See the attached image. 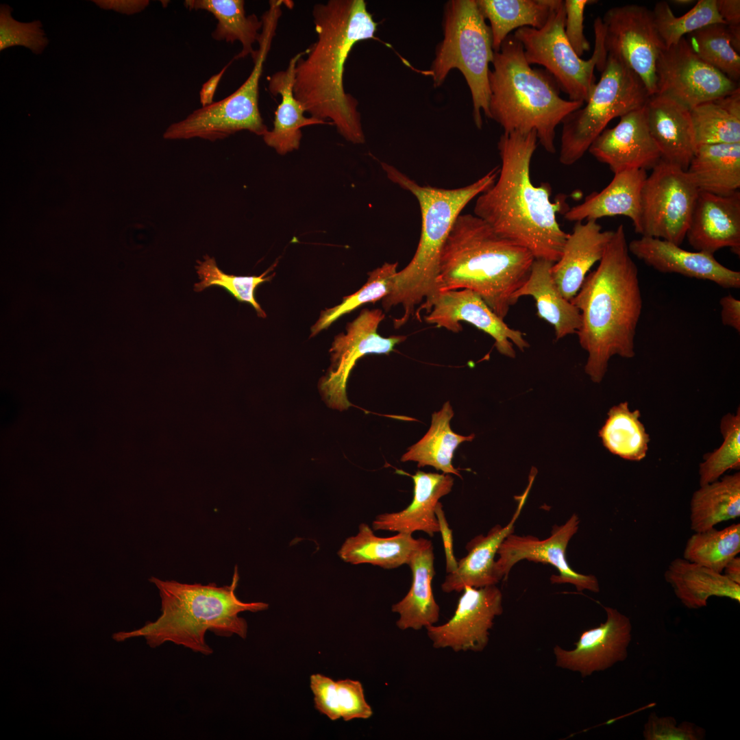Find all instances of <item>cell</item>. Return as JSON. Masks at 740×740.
<instances>
[{"label":"cell","mask_w":740,"mask_h":740,"mask_svg":"<svg viewBox=\"0 0 740 740\" xmlns=\"http://www.w3.org/2000/svg\"><path fill=\"white\" fill-rule=\"evenodd\" d=\"M685 238L695 251L714 255L728 247L739 256V190L725 196L699 192Z\"/></svg>","instance_id":"7402d4cb"},{"label":"cell","mask_w":740,"mask_h":740,"mask_svg":"<svg viewBox=\"0 0 740 740\" xmlns=\"http://www.w3.org/2000/svg\"><path fill=\"white\" fill-rule=\"evenodd\" d=\"M606 620L582 632L575 648L565 650L556 645L553 653L557 667L578 672L582 678L602 671L624 661L632 639L630 619L618 610L604 606Z\"/></svg>","instance_id":"d6986e66"},{"label":"cell","mask_w":740,"mask_h":740,"mask_svg":"<svg viewBox=\"0 0 740 740\" xmlns=\"http://www.w3.org/2000/svg\"><path fill=\"white\" fill-rule=\"evenodd\" d=\"M283 5L284 0L269 1V8L261 18L262 27L258 49L253 58L254 67L244 83L223 99L201 107L183 120L170 125L163 134L164 139L200 138L214 141L242 130L258 136L265 134L269 130L259 110V83Z\"/></svg>","instance_id":"9c48e42d"},{"label":"cell","mask_w":740,"mask_h":740,"mask_svg":"<svg viewBox=\"0 0 740 740\" xmlns=\"http://www.w3.org/2000/svg\"><path fill=\"white\" fill-rule=\"evenodd\" d=\"M650 95L624 61L608 54L601 77L586 102L563 121L559 162L574 164L614 118L643 108Z\"/></svg>","instance_id":"30bf717a"},{"label":"cell","mask_w":740,"mask_h":740,"mask_svg":"<svg viewBox=\"0 0 740 740\" xmlns=\"http://www.w3.org/2000/svg\"><path fill=\"white\" fill-rule=\"evenodd\" d=\"M423 539H415L406 533L379 537L369 525L362 523L358 534L347 538L338 554L343 560L353 565L369 563L384 569H395L408 565Z\"/></svg>","instance_id":"d6a6232c"},{"label":"cell","mask_w":740,"mask_h":740,"mask_svg":"<svg viewBox=\"0 0 740 740\" xmlns=\"http://www.w3.org/2000/svg\"><path fill=\"white\" fill-rule=\"evenodd\" d=\"M412 580L407 594L392 606L391 610L399 615L396 621L402 630H420L436 624L440 615L432 588L435 574L434 548L431 541L424 539L413 552L408 563Z\"/></svg>","instance_id":"f1b7e54d"},{"label":"cell","mask_w":740,"mask_h":740,"mask_svg":"<svg viewBox=\"0 0 740 740\" xmlns=\"http://www.w3.org/2000/svg\"><path fill=\"white\" fill-rule=\"evenodd\" d=\"M617 125L605 129L588 151L615 173L629 169H652L661 151L649 130L644 106L619 117Z\"/></svg>","instance_id":"ffe728a7"},{"label":"cell","mask_w":740,"mask_h":740,"mask_svg":"<svg viewBox=\"0 0 740 740\" xmlns=\"http://www.w3.org/2000/svg\"><path fill=\"white\" fill-rule=\"evenodd\" d=\"M565 18L563 1L541 28L521 27L515 30L513 36L523 46L530 65L543 66L559 88L568 95L569 100L585 103L595 85L594 70L602 72L607 60L602 18L597 17L594 21V51L587 60L577 55L567 40Z\"/></svg>","instance_id":"8fae6325"},{"label":"cell","mask_w":740,"mask_h":740,"mask_svg":"<svg viewBox=\"0 0 740 740\" xmlns=\"http://www.w3.org/2000/svg\"><path fill=\"white\" fill-rule=\"evenodd\" d=\"M317 40L297 61L293 92L311 117L329 119L347 141L365 137L358 102L344 87L347 59L360 41L375 38L378 23L364 0H329L312 8Z\"/></svg>","instance_id":"6da1fadb"},{"label":"cell","mask_w":740,"mask_h":740,"mask_svg":"<svg viewBox=\"0 0 740 740\" xmlns=\"http://www.w3.org/2000/svg\"><path fill=\"white\" fill-rule=\"evenodd\" d=\"M443 28L429 73L434 86H440L452 69L462 73L471 95L473 120L481 128V111L489 118V64L494 55L490 27L476 0H451L444 8Z\"/></svg>","instance_id":"ba28073f"},{"label":"cell","mask_w":740,"mask_h":740,"mask_svg":"<svg viewBox=\"0 0 740 740\" xmlns=\"http://www.w3.org/2000/svg\"><path fill=\"white\" fill-rule=\"evenodd\" d=\"M453 616L426 628L432 646L454 652H481L489 641L494 619L503 613L502 593L496 585L463 590Z\"/></svg>","instance_id":"ac0fdd59"},{"label":"cell","mask_w":740,"mask_h":740,"mask_svg":"<svg viewBox=\"0 0 740 740\" xmlns=\"http://www.w3.org/2000/svg\"><path fill=\"white\" fill-rule=\"evenodd\" d=\"M435 514L439 523V532H441L444 547L446 560V571L447 574H450L455 571L457 569L458 560H456L454 553L452 531L448 525L441 502H439L435 507Z\"/></svg>","instance_id":"816d5d0a"},{"label":"cell","mask_w":740,"mask_h":740,"mask_svg":"<svg viewBox=\"0 0 740 740\" xmlns=\"http://www.w3.org/2000/svg\"><path fill=\"white\" fill-rule=\"evenodd\" d=\"M595 2L591 0H565V34L569 44L581 57L590 49V44L584 34V12L587 5Z\"/></svg>","instance_id":"681fc988"},{"label":"cell","mask_w":740,"mask_h":740,"mask_svg":"<svg viewBox=\"0 0 740 740\" xmlns=\"http://www.w3.org/2000/svg\"><path fill=\"white\" fill-rule=\"evenodd\" d=\"M562 0H476L490 22L492 46L498 51L510 32L521 27L541 28Z\"/></svg>","instance_id":"e575fe53"},{"label":"cell","mask_w":740,"mask_h":740,"mask_svg":"<svg viewBox=\"0 0 740 740\" xmlns=\"http://www.w3.org/2000/svg\"><path fill=\"white\" fill-rule=\"evenodd\" d=\"M398 262H385L368 273L367 282L358 291L344 297L342 301L332 308L322 311L317 321L311 328V336L328 328L338 318L351 312L360 306L382 300L393 288L394 277Z\"/></svg>","instance_id":"7bdbcfd3"},{"label":"cell","mask_w":740,"mask_h":740,"mask_svg":"<svg viewBox=\"0 0 740 740\" xmlns=\"http://www.w3.org/2000/svg\"><path fill=\"white\" fill-rule=\"evenodd\" d=\"M306 53V49L297 53L291 58L285 70L275 73L269 79V92L274 96L281 95L282 101L275 112L273 129L268 130L262 137L269 147L281 155L299 149L302 136L301 127L328 123L305 116V108L294 95L295 66Z\"/></svg>","instance_id":"83f0119b"},{"label":"cell","mask_w":740,"mask_h":740,"mask_svg":"<svg viewBox=\"0 0 740 740\" xmlns=\"http://www.w3.org/2000/svg\"><path fill=\"white\" fill-rule=\"evenodd\" d=\"M644 110L661 159L687 171L696 149L690 110L657 94L649 97Z\"/></svg>","instance_id":"484cf974"},{"label":"cell","mask_w":740,"mask_h":740,"mask_svg":"<svg viewBox=\"0 0 740 740\" xmlns=\"http://www.w3.org/2000/svg\"><path fill=\"white\" fill-rule=\"evenodd\" d=\"M719 14L728 27H740V1L716 0Z\"/></svg>","instance_id":"11a10c76"},{"label":"cell","mask_w":740,"mask_h":740,"mask_svg":"<svg viewBox=\"0 0 740 740\" xmlns=\"http://www.w3.org/2000/svg\"><path fill=\"white\" fill-rule=\"evenodd\" d=\"M580 519L573 514L561 526H555L550 536L544 539L532 536L508 535L500 546L495 561L494 574L500 582L506 580L513 567L522 560L550 564L558 571L552 575V584L569 583L578 591L584 590L594 593L600 591L599 582L593 575L580 574L571 569L567 560V547L573 536L577 532Z\"/></svg>","instance_id":"e0dca14e"},{"label":"cell","mask_w":740,"mask_h":740,"mask_svg":"<svg viewBox=\"0 0 740 740\" xmlns=\"http://www.w3.org/2000/svg\"><path fill=\"white\" fill-rule=\"evenodd\" d=\"M315 708L332 721L341 718L336 682L320 674L310 676Z\"/></svg>","instance_id":"f907efd6"},{"label":"cell","mask_w":740,"mask_h":740,"mask_svg":"<svg viewBox=\"0 0 740 740\" xmlns=\"http://www.w3.org/2000/svg\"><path fill=\"white\" fill-rule=\"evenodd\" d=\"M647 176L646 171L641 169L615 173L604 189L591 193L582 203L569 208L565 219L578 222L625 216L632 221L636 231L639 223L641 190Z\"/></svg>","instance_id":"4316f807"},{"label":"cell","mask_w":740,"mask_h":740,"mask_svg":"<svg viewBox=\"0 0 740 740\" xmlns=\"http://www.w3.org/2000/svg\"><path fill=\"white\" fill-rule=\"evenodd\" d=\"M693 51L704 62L735 82L740 79V56L725 24H712L690 34Z\"/></svg>","instance_id":"b9f144b4"},{"label":"cell","mask_w":740,"mask_h":740,"mask_svg":"<svg viewBox=\"0 0 740 740\" xmlns=\"http://www.w3.org/2000/svg\"><path fill=\"white\" fill-rule=\"evenodd\" d=\"M613 235L604 231L597 221L576 222L561 256L552 267V275L562 295L571 301L580 290L587 273L602 259Z\"/></svg>","instance_id":"603a6c76"},{"label":"cell","mask_w":740,"mask_h":740,"mask_svg":"<svg viewBox=\"0 0 740 740\" xmlns=\"http://www.w3.org/2000/svg\"><path fill=\"white\" fill-rule=\"evenodd\" d=\"M341 717L346 722L354 719H369L373 715L367 702L362 684L351 679L336 682Z\"/></svg>","instance_id":"c3c4849f"},{"label":"cell","mask_w":740,"mask_h":740,"mask_svg":"<svg viewBox=\"0 0 740 740\" xmlns=\"http://www.w3.org/2000/svg\"><path fill=\"white\" fill-rule=\"evenodd\" d=\"M12 8L1 4L0 8V50L21 45L36 54L41 53L48 44L40 21L21 23L11 16Z\"/></svg>","instance_id":"bcb514c9"},{"label":"cell","mask_w":740,"mask_h":740,"mask_svg":"<svg viewBox=\"0 0 740 740\" xmlns=\"http://www.w3.org/2000/svg\"><path fill=\"white\" fill-rule=\"evenodd\" d=\"M411 478L414 482L411 503L400 511L378 515L372 522L373 530L410 534L422 531L431 537L439 532L435 507L442 497L451 492L454 478L450 474L422 471H417Z\"/></svg>","instance_id":"d4e9b609"},{"label":"cell","mask_w":740,"mask_h":740,"mask_svg":"<svg viewBox=\"0 0 740 740\" xmlns=\"http://www.w3.org/2000/svg\"><path fill=\"white\" fill-rule=\"evenodd\" d=\"M658 35L667 48L690 34L712 24H725L717 9L716 0H700L687 13L676 16L669 3L661 1L651 10Z\"/></svg>","instance_id":"60d3db41"},{"label":"cell","mask_w":740,"mask_h":740,"mask_svg":"<svg viewBox=\"0 0 740 740\" xmlns=\"http://www.w3.org/2000/svg\"><path fill=\"white\" fill-rule=\"evenodd\" d=\"M492 64L489 118L504 132L535 131L545 151L555 153L557 126L584 103L563 99L554 78L528 63L523 46L513 35L494 52Z\"/></svg>","instance_id":"52a82bcc"},{"label":"cell","mask_w":740,"mask_h":740,"mask_svg":"<svg viewBox=\"0 0 740 740\" xmlns=\"http://www.w3.org/2000/svg\"><path fill=\"white\" fill-rule=\"evenodd\" d=\"M554 262L534 259L527 280L515 293L517 302L522 296H531L536 301L539 318L550 323L554 329L556 340L576 334L581 325L579 310L559 291L552 275Z\"/></svg>","instance_id":"f546056e"},{"label":"cell","mask_w":740,"mask_h":740,"mask_svg":"<svg viewBox=\"0 0 740 740\" xmlns=\"http://www.w3.org/2000/svg\"><path fill=\"white\" fill-rule=\"evenodd\" d=\"M535 473H532L523 494L517 497V508L505 526L497 524L486 535L479 534L466 545L467 554L458 560L455 571L448 574L441 584L445 593L460 592L467 586L480 588L499 582L494 574L495 556L504 539L514 532L515 524L524 506Z\"/></svg>","instance_id":"cb8c5ba5"},{"label":"cell","mask_w":740,"mask_h":740,"mask_svg":"<svg viewBox=\"0 0 740 740\" xmlns=\"http://www.w3.org/2000/svg\"><path fill=\"white\" fill-rule=\"evenodd\" d=\"M195 269L200 279V281L194 285L195 292H201L209 286H221L238 301L250 304L256 310L258 317L262 318L267 317L255 298V291L260 284L270 281L273 277L274 275L266 276L273 269V267L259 276L228 275L218 267L214 258L205 255L203 260H197Z\"/></svg>","instance_id":"ee69618b"},{"label":"cell","mask_w":740,"mask_h":740,"mask_svg":"<svg viewBox=\"0 0 740 740\" xmlns=\"http://www.w3.org/2000/svg\"><path fill=\"white\" fill-rule=\"evenodd\" d=\"M643 736L645 740H702L705 739L706 731L692 722L677 724L674 717H659L651 713L644 724Z\"/></svg>","instance_id":"7dc6e473"},{"label":"cell","mask_w":740,"mask_h":740,"mask_svg":"<svg viewBox=\"0 0 740 740\" xmlns=\"http://www.w3.org/2000/svg\"><path fill=\"white\" fill-rule=\"evenodd\" d=\"M640 411L629 409L627 402L613 406L599 432L604 446L612 454L632 461L643 459L650 436L640 421Z\"/></svg>","instance_id":"f35d334b"},{"label":"cell","mask_w":740,"mask_h":740,"mask_svg":"<svg viewBox=\"0 0 740 740\" xmlns=\"http://www.w3.org/2000/svg\"><path fill=\"white\" fill-rule=\"evenodd\" d=\"M687 172L698 189L729 195L740 188V143L698 146Z\"/></svg>","instance_id":"1f68e13d"},{"label":"cell","mask_w":740,"mask_h":740,"mask_svg":"<svg viewBox=\"0 0 740 740\" xmlns=\"http://www.w3.org/2000/svg\"><path fill=\"white\" fill-rule=\"evenodd\" d=\"M571 302L581 315L576 334L588 354L585 373L593 382L600 383L612 356H634V338L643 307L638 269L622 224L613 231L598 267L586 276Z\"/></svg>","instance_id":"3957f363"},{"label":"cell","mask_w":740,"mask_h":740,"mask_svg":"<svg viewBox=\"0 0 740 740\" xmlns=\"http://www.w3.org/2000/svg\"><path fill=\"white\" fill-rule=\"evenodd\" d=\"M454 415L451 404L447 401L440 410L432 413L428 431L408 449L401 457V461L417 462L419 468L431 466L443 473L461 477L452 465L454 453L462 443L471 441L475 434L463 436L452 431L450 421Z\"/></svg>","instance_id":"836d02e7"},{"label":"cell","mask_w":740,"mask_h":740,"mask_svg":"<svg viewBox=\"0 0 740 740\" xmlns=\"http://www.w3.org/2000/svg\"><path fill=\"white\" fill-rule=\"evenodd\" d=\"M93 2L103 9H112L128 15L141 12L149 3L147 0L93 1Z\"/></svg>","instance_id":"db71d44e"},{"label":"cell","mask_w":740,"mask_h":740,"mask_svg":"<svg viewBox=\"0 0 740 740\" xmlns=\"http://www.w3.org/2000/svg\"><path fill=\"white\" fill-rule=\"evenodd\" d=\"M673 2H675L676 3L680 4V5H688V4H691L693 2H694V1H692V0H675V1H673Z\"/></svg>","instance_id":"680465c9"},{"label":"cell","mask_w":740,"mask_h":740,"mask_svg":"<svg viewBox=\"0 0 740 740\" xmlns=\"http://www.w3.org/2000/svg\"><path fill=\"white\" fill-rule=\"evenodd\" d=\"M185 7L190 10H203L212 14L217 21L212 32V38L233 43L238 41L242 45L241 52L234 60L256 55L254 45L258 42L262 21L254 14L246 15L243 0H186Z\"/></svg>","instance_id":"d590c367"},{"label":"cell","mask_w":740,"mask_h":740,"mask_svg":"<svg viewBox=\"0 0 740 740\" xmlns=\"http://www.w3.org/2000/svg\"><path fill=\"white\" fill-rule=\"evenodd\" d=\"M422 310L428 313L424 316L426 323L455 333L462 330L461 321L471 323L491 336L497 350L505 356L515 357L513 345L522 352L530 346L521 331L508 326L473 291H439L420 305L415 312L418 319Z\"/></svg>","instance_id":"2e32d148"},{"label":"cell","mask_w":740,"mask_h":740,"mask_svg":"<svg viewBox=\"0 0 740 740\" xmlns=\"http://www.w3.org/2000/svg\"><path fill=\"white\" fill-rule=\"evenodd\" d=\"M691 528L703 532L740 516V473L700 486L690 504Z\"/></svg>","instance_id":"8d00e7d4"},{"label":"cell","mask_w":740,"mask_h":740,"mask_svg":"<svg viewBox=\"0 0 740 740\" xmlns=\"http://www.w3.org/2000/svg\"><path fill=\"white\" fill-rule=\"evenodd\" d=\"M381 165L389 180L416 197L421 214L416 251L410 262L397 272L391 293L382 300L386 310L402 306V316L394 319L395 328H399L414 315L415 306L429 301L439 292L440 257L449 232L466 206L495 183L499 168L492 169L469 185L446 189L421 186L396 167L386 162Z\"/></svg>","instance_id":"8992f818"},{"label":"cell","mask_w":740,"mask_h":740,"mask_svg":"<svg viewBox=\"0 0 740 740\" xmlns=\"http://www.w3.org/2000/svg\"><path fill=\"white\" fill-rule=\"evenodd\" d=\"M719 304L722 323L740 333V301L728 295L721 298Z\"/></svg>","instance_id":"f5cc1de1"},{"label":"cell","mask_w":740,"mask_h":740,"mask_svg":"<svg viewBox=\"0 0 740 740\" xmlns=\"http://www.w3.org/2000/svg\"><path fill=\"white\" fill-rule=\"evenodd\" d=\"M602 21L607 53L624 61L641 79L650 96L656 94V62L665 46L652 11L637 4L615 6L605 12Z\"/></svg>","instance_id":"4fadbf2b"},{"label":"cell","mask_w":740,"mask_h":740,"mask_svg":"<svg viewBox=\"0 0 740 740\" xmlns=\"http://www.w3.org/2000/svg\"><path fill=\"white\" fill-rule=\"evenodd\" d=\"M698 195L687 171L661 159L643 184L635 232L680 246Z\"/></svg>","instance_id":"7c38bea8"},{"label":"cell","mask_w":740,"mask_h":740,"mask_svg":"<svg viewBox=\"0 0 740 740\" xmlns=\"http://www.w3.org/2000/svg\"><path fill=\"white\" fill-rule=\"evenodd\" d=\"M724 574L734 582L740 584V558L735 556L725 566Z\"/></svg>","instance_id":"6f0895ef"},{"label":"cell","mask_w":740,"mask_h":740,"mask_svg":"<svg viewBox=\"0 0 740 740\" xmlns=\"http://www.w3.org/2000/svg\"><path fill=\"white\" fill-rule=\"evenodd\" d=\"M740 552V523L695 532L687 540L683 558L718 573Z\"/></svg>","instance_id":"ab89813d"},{"label":"cell","mask_w":740,"mask_h":740,"mask_svg":"<svg viewBox=\"0 0 740 740\" xmlns=\"http://www.w3.org/2000/svg\"><path fill=\"white\" fill-rule=\"evenodd\" d=\"M380 309H363L346 328V333L338 334L330 349L331 365L320 380L319 388L327 405L339 410L352 404L347 397L346 386L356 361L368 354H388L404 342L405 336L383 337L378 332L384 319Z\"/></svg>","instance_id":"5bb4252c"},{"label":"cell","mask_w":740,"mask_h":740,"mask_svg":"<svg viewBox=\"0 0 740 740\" xmlns=\"http://www.w3.org/2000/svg\"><path fill=\"white\" fill-rule=\"evenodd\" d=\"M534 260L528 250L497 234L480 217L460 214L441 254L438 290L473 291L504 319Z\"/></svg>","instance_id":"277c9868"},{"label":"cell","mask_w":740,"mask_h":740,"mask_svg":"<svg viewBox=\"0 0 740 740\" xmlns=\"http://www.w3.org/2000/svg\"><path fill=\"white\" fill-rule=\"evenodd\" d=\"M656 94L667 97L689 110L739 88L737 82L701 60L684 37L677 44L661 51L656 62Z\"/></svg>","instance_id":"9a60e30c"},{"label":"cell","mask_w":740,"mask_h":740,"mask_svg":"<svg viewBox=\"0 0 740 740\" xmlns=\"http://www.w3.org/2000/svg\"><path fill=\"white\" fill-rule=\"evenodd\" d=\"M628 249L659 272L708 280L725 288L740 287V272L724 266L713 254L688 251L668 241L646 236L631 241Z\"/></svg>","instance_id":"44dd1931"},{"label":"cell","mask_w":740,"mask_h":740,"mask_svg":"<svg viewBox=\"0 0 740 740\" xmlns=\"http://www.w3.org/2000/svg\"><path fill=\"white\" fill-rule=\"evenodd\" d=\"M231 62H230V64ZM227 64L221 71L217 74L212 76L207 82H206L199 92V98L201 107L207 106L212 104L213 101V97L217 90V86L227 69L230 65Z\"/></svg>","instance_id":"9f6ffc18"},{"label":"cell","mask_w":740,"mask_h":740,"mask_svg":"<svg viewBox=\"0 0 740 740\" xmlns=\"http://www.w3.org/2000/svg\"><path fill=\"white\" fill-rule=\"evenodd\" d=\"M696 147L740 143V88L690 110Z\"/></svg>","instance_id":"74e56055"},{"label":"cell","mask_w":740,"mask_h":740,"mask_svg":"<svg viewBox=\"0 0 740 740\" xmlns=\"http://www.w3.org/2000/svg\"><path fill=\"white\" fill-rule=\"evenodd\" d=\"M664 577L675 595L688 608L706 606L709 597H728L740 602V584L718 573L684 558L673 560Z\"/></svg>","instance_id":"4dcf8cb0"},{"label":"cell","mask_w":740,"mask_h":740,"mask_svg":"<svg viewBox=\"0 0 740 740\" xmlns=\"http://www.w3.org/2000/svg\"><path fill=\"white\" fill-rule=\"evenodd\" d=\"M724 437L722 445L713 452L706 454L700 464V486L713 482L729 469L740 468V412L728 413L720 423Z\"/></svg>","instance_id":"f6af8a7d"},{"label":"cell","mask_w":740,"mask_h":740,"mask_svg":"<svg viewBox=\"0 0 740 740\" xmlns=\"http://www.w3.org/2000/svg\"><path fill=\"white\" fill-rule=\"evenodd\" d=\"M238 580L237 567L231 584L223 587L215 583L186 584L152 577L150 580L159 590L162 614L155 621L147 622L137 630L114 633L112 638L120 642L143 637L152 648L171 642L209 656L213 650L206 641L207 631L223 637L236 634L244 639L247 624L238 614L262 611L269 607L262 602L241 601L235 593Z\"/></svg>","instance_id":"5b68a950"},{"label":"cell","mask_w":740,"mask_h":740,"mask_svg":"<svg viewBox=\"0 0 740 740\" xmlns=\"http://www.w3.org/2000/svg\"><path fill=\"white\" fill-rule=\"evenodd\" d=\"M537 141L535 131L501 135L498 176L477 197L473 212L497 234L526 249L534 259L554 263L569 236L560 227L557 214L568 209L562 198L551 201L550 184L534 186L531 180L530 163Z\"/></svg>","instance_id":"7a4b0ae2"}]
</instances>
